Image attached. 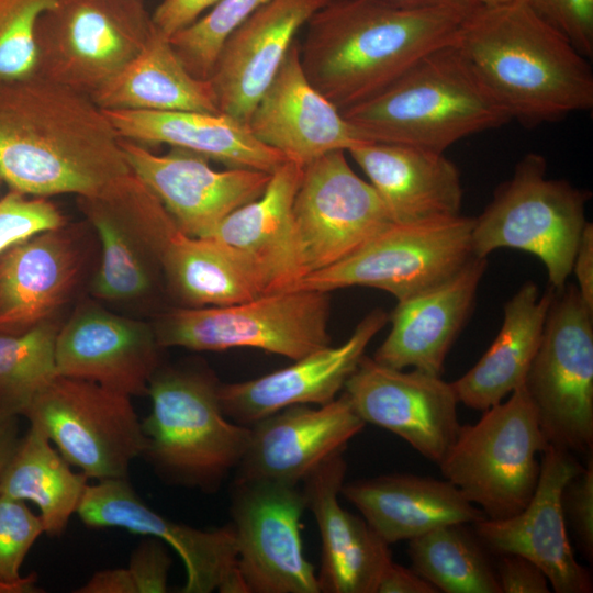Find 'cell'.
Here are the masks:
<instances>
[{
    "label": "cell",
    "mask_w": 593,
    "mask_h": 593,
    "mask_svg": "<svg viewBox=\"0 0 593 593\" xmlns=\"http://www.w3.org/2000/svg\"><path fill=\"white\" fill-rule=\"evenodd\" d=\"M122 139L86 94L35 72L0 80V177L11 190L96 197L132 172Z\"/></svg>",
    "instance_id": "obj_1"
},
{
    "label": "cell",
    "mask_w": 593,
    "mask_h": 593,
    "mask_svg": "<svg viewBox=\"0 0 593 593\" xmlns=\"http://www.w3.org/2000/svg\"><path fill=\"white\" fill-rule=\"evenodd\" d=\"M455 44L511 120L536 126L593 107L588 58L526 0L479 5Z\"/></svg>",
    "instance_id": "obj_2"
},
{
    "label": "cell",
    "mask_w": 593,
    "mask_h": 593,
    "mask_svg": "<svg viewBox=\"0 0 593 593\" xmlns=\"http://www.w3.org/2000/svg\"><path fill=\"white\" fill-rule=\"evenodd\" d=\"M466 16L332 0L306 23L301 65L310 82L343 111L385 88L427 53L454 43Z\"/></svg>",
    "instance_id": "obj_3"
},
{
    "label": "cell",
    "mask_w": 593,
    "mask_h": 593,
    "mask_svg": "<svg viewBox=\"0 0 593 593\" xmlns=\"http://www.w3.org/2000/svg\"><path fill=\"white\" fill-rule=\"evenodd\" d=\"M342 113L368 142L438 153L511 121L455 42L427 53L385 88Z\"/></svg>",
    "instance_id": "obj_4"
},
{
    "label": "cell",
    "mask_w": 593,
    "mask_h": 593,
    "mask_svg": "<svg viewBox=\"0 0 593 593\" xmlns=\"http://www.w3.org/2000/svg\"><path fill=\"white\" fill-rule=\"evenodd\" d=\"M219 387L195 368L159 367L150 379L142 457L164 482L214 493L236 470L250 428L225 415Z\"/></svg>",
    "instance_id": "obj_5"
},
{
    "label": "cell",
    "mask_w": 593,
    "mask_h": 593,
    "mask_svg": "<svg viewBox=\"0 0 593 593\" xmlns=\"http://www.w3.org/2000/svg\"><path fill=\"white\" fill-rule=\"evenodd\" d=\"M589 199L588 191L548 178L542 155L527 154L474 217L472 254L486 258L499 248L532 254L546 267L550 287L559 290L572 272Z\"/></svg>",
    "instance_id": "obj_6"
},
{
    "label": "cell",
    "mask_w": 593,
    "mask_h": 593,
    "mask_svg": "<svg viewBox=\"0 0 593 593\" xmlns=\"http://www.w3.org/2000/svg\"><path fill=\"white\" fill-rule=\"evenodd\" d=\"M537 410L524 384L505 402L483 411L472 425H461L437 463L451 482L488 518L521 512L538 483L537 455L548 446Z\"/></svg>",
    "instance_id": "obj_7"
},
{
    "label": "cell",
    "mask_w": 593,
    "mask_h": 593,
    "mask_svg": "<svg viewBox=\"0 0 593 593\" xmlns=\"http://www.w3.org/2000/svg\"><path fill=\"white\" fill-rule=\"evenodd\" d=\"M102 197L160 264L188 306H224L268 293L266 278L246 256L215 238L183 233L133 172Z\"/></svg>",
    "instance_id": "obj_8"
},
{
    "label": "cell",
    "mask_w": 593,
    "mask_h": 593,
    "mask_svg": "<svg viewBox=\"0 0 593 593\" xmlns=\"http://www.w3.org/2000/svg\"><path fill=\"white\" fill-rule=\"evenodd\" d=\"M328 292L290 289L224 306L180 307L154 329L160 347H249L296 360L331 345Z\"/></svg>",
    "instance_id": "obj_9"
},
{
    "label": "cell",
    "mask_w": 593,
    "mask_h": 593,
    "mask_svg": "<svg viewBox=\"0 0 593 593\" xmlns=\"http://www.w3.org/2000/svg\"><path fill=\"white\" fill-rule=\"evenodd\" d=\"M154 31L145 0H60L36 24L35 74L91 98Z\"/></svg>",
    "instance_id": "obj_10"
},
{
    "label": "cell",
    "mask_w": 593,
    "mask_h": 593,
    "mask_svg": "<svg viewBox=\"0 0 593 593\" xmlns=\"http://www.w3.org/2000/svg\"><path fill=\"white\" fill-rule=\"evenodd\" d=\"M524 387L549 445L592 451L593 311L573 283L555 290Z\"/></svg>",
    "instance_id": "obj_11"
},
{
    "label": "cell",
    "mask_w": 593,
    "mask_h": 593,
    "mask_svg": "<svg viewBox=\"0 0 593 593\" xmlns=\"http://www.w3.org/2000/svg\"><path fill=\"white\" fill-rule=\"evenodd\" d=\"M473 222L458 214L392 223L353 255L307 273L292 289L368 287L402 301L451 277L473 257Z\"/></svg>",
    "instance_id": "obj_12"
},
{
    "label": "cell",
    "mask_w": 593,
    "mask_h": 593,
    "mask_svg": "<svg viewBox=\"0 0 593 593\" xmlns=\"http://www.w3.org/2000/svg\"><path fill=\"white\" fill-rule=\"evenodd\" d=\"M23 416L42 429L71 467L97 481L127 479L145 436L131 396L57 374Z\"/></svg>",
    "instance_id": "obj_13"
},
{
    "label": "cell",
    "mask_w": 593,
    "mask_h": 593,
    "mask_svg": "<svg viewBox=\"0 0 593 593\" xmlns=\"http://www.w3.org/2000/svg\"><path fill=\"white\" fill-rule=\"evenodd\" d=\"M301 484L234 480L231 517L237 567L248 593H320L317 573L303 551Z\"/></svg>",
    "instance_id": "obj_14"
},
{
    "label": "cell",
    "mask_w": 593,
    "mask_h": 593,
    "mask_svg": "<svg viewBox=\"0 0 593 593\" xmlns=\"http://www.w3.org/2000/svg\"><path fill=\"white\" fill-rule=\"evenodd\" d=\"M293 216L306 275L347 258L393 223L344 150L329 152L303 167Z\"/></svg>",
    "instance_id": "obj_15"
},
{
    "label": "cell",
    "mask_w": 593,
    "mask_h": 593,
    "mask_svg": "<svg viewBox=\"0 0 593 593\" xmlns=\"http://www.w3.org/2000/svg\"><path fill=\"white\" fill-rule=\"evenodd\" d=\"M76 514L88 527L122 528L172 548L184 564L182 593H248L238 571L231 523L210 529L177 523L149 507L127 479L88 484Z\"/></svg>",
    "instance_id": "obj_16"
},
{
    "label": "cell",
    "mask_w": 593,
    "mask_h": 593,
    "mask_svg": "<svg viewBox=\"0 0 593 593\" xmlns=\"http://www.w3.org/2000/svg\"><path fill=\"white\" fill-rule=\"evenodd\" d=\"M344 389L366 424L398 435L435 463L459 433L460 402L440 376L394 369L363 356Z\"/></svg>",
    "instance_id": "obj_17"
},
{
    "label": "cell",
    "mask_w": 593,
    "mask_h": 593,
    "mask_svg": "<svg viewBox=\"0 0 593 593\" xmlns=\"http://www.w3.org/2000/svg\"><path fill=\"white\" fill-rule=\"evenodd\" d=\"M583 467L573 454L548 445L540 454V472L528 504L517 514L483 518L473 524L486 550L519 555L536 563L556 593H591L592 577L574 557L562 510V491Z\"/></svg>",
    "instance_id": "obj_18"
},
{
    "label": "cell",
    "mask_w": 593,
    "mask_h": 593,
    "mask_svg": "<svg viewBox=\"0 0 593 593\" xmlns=\"http://www.w3.org/2000/svg\"><path fill=\"white\" fill-rule=\"evenodd\" d=\"M122 149L131 171L178 227L194 237H210L228 214L260 197L271 178V174L246 168L215 170L208 158L181 148L156 155L123 138Z\"/></svg>",
    "instance_id": "obj_19"
},
{
    "label": "cell",
    "mask_w": 593,
    "mask_h": 593,
    "mask_svg": "<svg viewBox=\"0 0 593 593\" xmlns=\"http://www.w3.org/2000/svg\"><path fill=\"white\" fill-rule=\"evenodd\" d=\"M365 426L345 392L315 407L280 410L249 426L234 480L301 484L323 462L344 452Z\"/></svg>",
    "instance_id": "obj_20"
},
{
    "label": "cell",
    "mask_w": 593,
    "mask_h": 593,
    "mask_svg": "<svg viewBox=\"0 0 593 593\" xmlns=\"http://www.w3.org/2000/svg\"><path fill=\"white\" fill-rule=\"evenodd\" d=\"M295 40L247 126L265 145L304 167L334 150L348 152L368 142L305 76Z\"/></svg>",
    "instance_id": "obj_21"
},
{
    "label": "cell",
    "mask_w": 593,
    "mask_h": 593,
    "mask_svg": "<svg viewBox=\"0 0 593 593\" xmlns=\"http://www.w3.org/2000/svg\"><path fill=\"white\" fill-rule=\"evenodd\" d=\"M388 321L389 315L376 309L342 345L314 350L259 378L220 384L223 412L233 422L249 427L289 406L322 405L334 400L365 356L371 339Z\"/></svg>",
    "instance_id": "obj_22"
},
{
    "label": "cell",
    "mask_w": 593,
    "mask_h": 593,
    "mask_svg": "<svg viewBox=\"0 0 593 593\" xmlns=\"http://www.w3.org/2000/svg\"><path fill=\"white\" fill-rule=\"evenodd\" d=\"M159 348L154 328L144 322L85 307L58 329L57 373L142 396L159 368Z\"/></svg>",
    "instance_id": "obj_23"
},
{
    "label": "cell",
    "mask_w": 593,
    "mask_h": 593,
    "mask_svg": "<svg viewBox=\"0 0 593 593\" xmlns=\"http://www.w3.org/2000/svg\"><path fill=\"white\" fill-rule=\"evenodd\" d=\"M332 0H269L225 41L211 78L220 112L247 125L299 30Z\"/></svg>",
    "instance_id": "obj_24"
},
{
    "label": "cell",
    "mask_w": 593,
    "mask_h": 593,
    "mask_svg": "<svg viewBox=\"0 0 593 593\" xmlns=\"http://www.w3.org/2000/svg\"><path fill=\"white\" fill-rule=\"evenodd\" d=\"M347 465L343 452L323 462L303 481L306 510L321 538L320 591L376 593L379 579L392 561L389 544L360 516L339 501Z\"/></svg>",
    "instance_id": "obj_25"
},
{
    "label": "cell",
    "mask_w": 593,
    "mask_h": 593,
    "mask_svg": "<svg viewBox=\"0 0 593 593\" xmlns=\"http://www.w3.org/2000/svg\"><path fill=\"white\" fill-rule=\"evenodd\" d=\"M486 258L472 257L446 280L402 301L373 359L394 369L412 367L440 376L447 355L470 316Z\"/></svg>",
    "instance_id": "obj_26"
},
{
    "label": "cell",
    "mask_w": 593,
    "mask_h": 593,
    "mask_svg": "<svg viewBox=\"0 0 593 593\" xmlns=\"http://www.w3.org/2000/svg\"><path fill=\"white\" fill-rule=\"evenodd\" d=\"M348 153L368 177L393 223L460 214V174L444 153L380 142H365Z\"/></svg>",
    "instance_id": "obj_27"
},
{
    "label": "cell",
    "mask_w": 593,
    "mask_h": 593,
    "mask_svg": "<svg viewBox=\"0 0 593 593\" xmlns=\"http://www.w3.org/2000/svg\"><path fill=\"white\" fill-rule=\"evenodd\" d=\"M340 494L389 545L444 525H473L486 517L446 479L383 474L344 482Z\"/></svg>",
    "instance_id": "obj_28"
},
{
    "label": "cell",
    "mask_w": 593,
    "mask_h": 593,
    "mask_svg": "<svg viewBox=\"0 0 593 593\" xmlns=\"http://www.w3.org/2000/svg\"><path fill=\"white\" fill-rule=\"evenodd\" d=\"M303 167L287 160L260 197L228 214L210 237L246 256L264 275L268 291L292 289L305 275L293 216Z\"/></svg>",
    "instance_id": "obj_29"
},
{
    "label": "cell",
    "mask_w": 593,
    "mask_h": 593,
    "mask_svg": "<svg viewBox=\"0 0 593 593\" xmlns=\"http://www.w3.org/2000/svg\"><path fill=\"white\" fill-rule=\"evenodd\" d=\"M80 255L60 230L41 233L0 254V335L49 321L78 279Z\"/></svg>",
    "instance_id": "obj_30"
},
{
    "label": "cell",
    "mask_w": 593,
    "mask_h": 593,
    "mask_svg": "<svg viewBox=\"0 0 593 593\" xmlns=\"http://www.w3.org/2000/svg\"><path fill=\"white\" fill-rule=\"evenodd\" d=\"M122 138L168 144L230 168L272 174L288 159L258 141L248 126L225 113L199 111L103 110Z\"/></svg>",
    "instance_id": "obj_31"
},
{
    "label": "cell",
    "mask_w": 593,
    "mask_h": 593,
    "mask_svg": "<svg viewBox=\"0 0 593 593\" xmlns=\"http://www.w3.org/2000/svg\"><path fill=\"white\" fill-rule=\"evenodd\" d=\"M553 293L549 287L540 294L527 281L505 303L503 323L491 346L467 373L451 382L459 402L483 412L524 384Z\"/></svg>",
    "instance_id": "obj_32"
},
{
    "label": "cell",
    "mask_w": 593,
    "mask_h": 593,
    "mask_svg": "<svg viewBox=\"0 0 593 593\" xmlns=\"http://www.w3.org/2000/svg\"><path fill=\"white\" fill-rule=\"evenodd\" d=\"M91 99L102 110L220 113L211 81L192 76L156 27L141 52Z\"/></svg>",
    "instance_id": "obj_33"
},
{
    "label": "cell",
    "mask_w": 593,
    "mask_h": 593,
    "mask_svg": "<svg viewBox=\"0 0 593 593\" xmlns=\"http://www.w3.org/2000/svg\"><path fill=\"white\" fill-rule=\"evenodd\" d=\"M88 481L71 469L42 429L30 424L0 477V494L33 503L44 534L59 537L76 514Z\"/></svg>",
    "instance_id": "obj_34"
},
{
    "label": "cell",
    "mask_w": 593,
    "mask_h": 593,
    "mask_svg": "<svg viewBox=\"0 0 593 593\" xmlns=\"http://www.w3.org/2000/svg\"><path fill=\"white\" fill-rule=\"evenodd\" d=\"M467 524L437 527L409 544L412 569L445 593H502L495 567Z\"/></svg>",
    "instance_id": "obj_35"
},
{
    "label": "cell",
    "mask_w": 593,
    "mask_h": 593,
    "mask_svg": "<svg viewBox=\"0 0 593 593\" xmlns=\"http://www.w3.org/2000/svg\"><path fill=\"white\" fill-rule=\"evenodd\" d=\"M80 203L97 231L102 249L93 293L111 301H126L145 294L150 288V278L137 249L136 236L103 198H80Z\"/></svg>",
    "instance_id": "obj_36"
},
{
    "label": "cell",
    "mask_w": 593,
    "mask_h": 593,
    "mask_svg": "<svg viewBox=\"0 0 593 593\" xmlns=\"http://www.w3.org/2000/svg\"><path fill=\"white\" fill-rule=\"evenodd\" d=\"M59 327L51 320L15 335H0V411L20 416L58 373Z\"/></svg>",
    "instance_id": "obj_37"
},
{
    "label": "cell",
    "mask_w": 593,
    "mask_h": 593,
    "mask_svg": "<svg viewBox=\"0 0 593 593\" xmlns=\"http://www.w3.org/2000/svg\"><path fill=\"white\" fill-rule=\"evenodd\" d=\"M267 1L220 0L209 13L169 37L188 71L209 80L227 37Z\"/></svg>",
    "instance_id": "obj_38"
},
{
    "label": "cell",
    "mask_w": 593,
    "mask_h": 593,
    "mask_svg": "<svg viewBox=\"0 0 593 593\" xmlns=\"http://www.w3.org/2000/svg\"><path fill=\"white\" fill-rule=\"evenodd\" d=\"M60 0H0V80L35 72L38 19Z\"/></svg>",
    "instance_id": "obj_39"
},
{
    "label": "cell",
    "mask_w": 593,
    "mask_h": 593,
    "mask_svg": "<svg viewBox=\"0 0 593 593\" xmlns=\"http://www.w3.org/2000/svg\"><path fill=\"white\" fill-rule=\"evenodd\" d=\"M42 534L40 516L25 502L0 494V592H38L35 579L23 578L20 571Z\"/></svg>",
    "instance_id": "obj_40"
},
{
    "label": "cell",
    "mask_w": 593,
    "mask_h": 593,
    "mask_svg": "<svg viewBox=\"0 0 593 593\" xmlns=\"http://www.w3.org/2000/svg\"><path fill=\"white\" fill-rule=\"evenodd\" d=\"M64 216L45 198L11 190L0 200V254L41 233L60 230Z\"/></svg>",
    "instance_id": "obj_41"
},
{
    "label": "cell",
    "mask_w": 593,
    "mask_h": 593,
    "mask_svg": "<svg viewBox=\"0 0 593 593\" xmlns=\"http://www.w3.org/2000/svg\"><path fill=\"white\" fill-rule=\"evenodd\" d=\"M586 58L593 56V0H526Z\"/></svg>",
    "instance_id": "obj_42"
},
{
    "label": "cell",
    "mask_w": 593,
    "mask_h": 593,
    "mask_svg": "<svg viewBox=\"0 0 593 593\" xmlns=\"http://www.w3.org/2000/svg\"><path fill=\"white\" fill-rule=\"evenodd\" d=\"M564 518L571 522L575 539L584 557L593 558V459L573 475L562 491Z\"/></svg>",
    "instance_id": "obj_43"
},
{
    "label": "cell",
    "mask_w": 593,
    "mask_h": 593,
    "mask_svg": "<svg viewBox=\"0 0 593 593\" xmlns=\"http://www.w3.org/2000/svg\"><path fill=\"white\" fill-rule=\"evenodd\" d=\"M171 557L167 545L146 536L132 552L127 567L137 593H165Z\"/></svg>",
    "instance_id": "obj_44"
},
{
    "label": "cell",
    "mask_w": 593,
    "mask_h": 593,
    "mask_svg": "<svg viewBox=\"0 0 593 593\" xmlns=\"http://www.w3.org/2000/svg\"><path fill=\"white\" fill-rule=\"evenodd\" d=\"M495 571L502 593H549V581L529 559L513 553L500 555Z\"/></svg>",
    "instance_id": "obj_45"
},
{
    "label": "cell",
    "mask_w": 593,
    "mask_h": 593,
    "mask_svg": "<svg viewBox=\"0 0 593 593\" xmlns=\"http://www.w3.org/2000/svg\"><path fill=\"white\" fill-rule=\"evenodd\" d=\"M220 0H163L152 19L156 30L166 37H171L180 30L197 21L209 8Z\"/></svg>",
    "instance_id": "obj_46"
},
{
    "label": "cell",
    "mask_w": 593,
    "mask_h": 593,
    "mask_svg": "<svg viewBox=\"0 0 593 593\" xmlns=\"http://www.w3.org/2000/svg\"><path fill=\"white\" fill-rule=\"evenodd\" d=\"M376 593H438V590L414 569L392 560L383 570Z\"/></svg>",
    "instance_id": "obj_47"
},
{
    "label": "cell",
    "mask_w": 593,
    "mask_h": 593,
    "mask_svg": "<svg viewBox=\"0 0 593 593\" xmlns=\"http://www.w3.org/2000/svg\"><path fill=\"white\" fill-rule=\"evenodd\" d=\"M578 291L589 309L593 311V225L586 222L573 259Z\"/></svg>",
    "instance_id": "obj_48"
},
{
    "label": "cell",
    "mask_w": 593,
    "mask_h": 593,
    "mask_svg": "<svg viewBox=\"0 0 593 593\" xmlns=\"http://www.w3.org/2000/svg\"><path fill=\"white\" fill-rule=\"evenodd\" d=\"M76 593H137L127 568L96 572Z\"/></svg>",
    "instance_id": "obj_49"
},
{
    "label": "cell",
    "mask_w": 593,
    "mask_h": 593,
    "mask_svg": "<svg viewBox=\"0 0 593 593\" xmlns=\"http://www.w3.org/2000/svg\"><path fill=\"white\" fill-rule=\"evenodd\" d=\"M400 10H452L468 15L479 7L477 0H373Z\"/></svg>",
    "instance_id": "obj_50"
},
{
    "label": "cell",
    "mask_w": 593,
    "mask_h": 593,
    "mask_svg": "<svg viewBox=\"0 0 593 593\" xmlns=\"http://www.w3.org/2000/svg\"><path fill=\"white\" fill-rule=\"evenodd\" d=\"M19 439V416L0 411V477Z\"/></svg>",
    "instance_id": "obj_51"
},
{
    "label": "cell",
    "mask_w": 593,
    "mask_h": 593,
    "mask_svg": "<svg viewBox=\"0 0 593 593\" xmlns=\"http://www.w3.org/2000/svg\"><path fill=\"white\" fill-rule=\"evenodd\" d=\"M479 5H485V7H493V5H500L505 4L518 0H477Z\"/></svg>",
    "instance_id": "obj_52"
},
{
    "label": "cell",
    "mask_w": 593,
    "mask_h": 593,
    "mask_svg": "<svg viewBox=\"0 0 593 593\" xmlns=\"http://www.w3.org/2000/svg\"><path fill=\"white\" fill-rule=\"evenodd\" d=\"M1 182H2V179H1V177H0V184H1Z\"/></svg>",
    "instance_id": "obj_53"
}]
</instances>
